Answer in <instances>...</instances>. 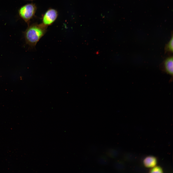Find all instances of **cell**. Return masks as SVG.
I'll list each match as a JSON object with an SVG mask.
<instances>
[{"label": "cell", "instance_id": "6da1fadb", "mask_svg": "<svg viewBox=\"0 0 173 173\" xmlns=\"http://www.w3.org/2000/svg\"><path fill=\"white\" fill-rule=\"evenodd\" d=\"M47 27L42 23L29 25L24 33L26 43L31 47L35 46L46 33Z\"/></svg>", "mask_w": 173, "mask_h": 173}, {"label": "cell", "instance_id": "7a4b0ae2", "mask_svg": "<svg viewBox=\"0 0 173 173\" xmlns=\"http://www.w3.org/2000/svg\"><path fill=\"white\" fill-rule=\"evenodd\" d=\"M37 9L36 6L35 4H27L20 8L19 14L20 17L29 25L30 21L34 16Z\"/></svg>", "mask_w": 173, "mask_h": 173}, {"label": "cell", "instance_id": "3957f363", "mask_svg": "<svg viewBox=\"0 0 173 173\" xmlns=\"http://www.w3.org/2000/svg\"><path fill=\"white\" fill-rule=\"evenodd\" d=\"M58 13L57 11L53 8L48 9L43 16L42 23L47 27L53 24L57 19Z\"/></svg>", "mask_w": 173, "mask_h": 173}, {"label": "cell", "instance_id": "277c9868", "mask_svg": "<svg viewBox=\"0 0 173 173\" xmlns=\"http://www.w3.org/2000/svg\"><path fill=\"white\" fill-rule=\"evenodd\" d=\"M173 56H170L165 60L161 65L163 71L172 76L173 75Z\"/></svg>", "mask_w": 173, "mask_h": 173}, {"label": "cell", "instance_id": "5b68a950", "mask_svg": "<svg viewBox=\"0 0 173 173\" xmlns=\"http://www.w3.org/2000/svg\"><path fill=\"white\" fill-rule=\"evenodd\" d=\"M157 160L154 157L149 156L145 158L143 161L144 166L148 168H152L155 166L156 164Z\"/></svg>", "mask_w": 173, "mask_h": 173}, {"label": "cell", "instance_id": "8992f818", "mask_svg": "<svg viewBox=\"0 0 173 173\" xmlns=\"http://www.w3.org/2000/svg\"><path fill=\"white\" fill-rule=\"evenodd\" d=\"M173 36L172 35V37L169 41L165 45L164 49L165 53L167 52H173Z\"/></svg>", "mask_w": 173, "mask_h": 173}, {"label": "cell", "instance_id": "52a82bcc", "mask_svg": "<svg viewBox=\"0 0 173 173\" xmlns=\"http://www.w3.org/2000/svg\"><path fill=\"white\" fill-rule=\"evenodd\" d=\"M106 153L108 156L113 159L116 158L118 155L117 151L115 149L112 148L108 149Z\"/></svg>", "mask_w": 173, "mask_h": 173}, {"label": "cell", "instance_id": "ba28073f", "mask_svg": "<svg viewBox=\"0 0 173 173\" xmlns=\"http://www.w3.org/2000/svg\"><path fill=\"white\" fill-rule=\"evenodd\" d=\"M98 161L99 163L102 165H105L107 164L108 161L107 157L106 156L102 155L98 158Z\"/></svg>", "mask_w": 173, "mask_h": 173}, {"label": "cell", "instance_id": "9c48e42d", "mask_svg": "<svg viewBox=\"0 0 173 173\" xmlns=\"http://www.w3.org/2000/svg\"><path fill=\"white\" fill-rule=\"evenodd\" d=\"M150 173H159L163 172V170L159 166H156L152 167V168L150 170Z\"/></svg>", "mask_w": 173, "mask_h": 173}, {"label": "cell", "instance_id": "30bf717a", "mask_svg": "<svg viewBox=\"0 0 173 173\" xmlns=\"http://www.w3.org/2000/svg\"><path fill=\"white\" fill-rule=\"evenodd\" d=\"M122 163L120 161H116L114 163V167L116 169H120L122 167Z\"/></svg>", "mask_w": 173, "mask_h": 173}, {"label": "cell", "instance_id": "8fae6325", "mask_svg": "<svg viewBox=\"0 0 173 173\" xmlns=\"http://www.w3.org/2000/svg\"></svg>", "mask_w": 173, "mask_h": 173}]
</instances>
